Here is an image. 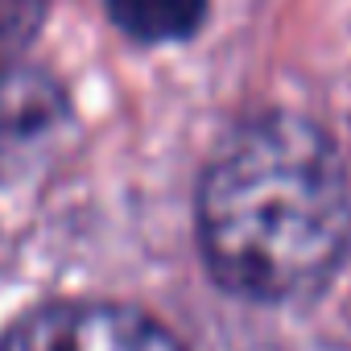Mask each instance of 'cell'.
Listing matches in <instances>:
<instances>
[{"label": "cell", "instance_id": "obj_1", "mask_svg": "<svg viewBox=\"0 0 351 351\" xmlns=\"http://www.w3.org/2000/svg\"><path fill=\"white\" fill-rule=\"evenodd\" d=\"M351 244V178L335 141L298 112L244 120L199 182L211 277L252 302L318 293Z\"/></svg>", "mask_w": 351, "mask_h": 351}, {"label": "cell", "instance_id": "obj_2", "mask_svg": "<svg viewBox=\"0 0 351 351\" xmlns=\"http://www.w3.org/2000/svg\"><path fill=\"white\" fill-rule=\"evenodd\" d=\"M0 351H182L157 318L116 302H50L17 318Z\"/></svg>", "mask_w": 351, "mask_h": 351}, {"label": "cell", "instance_id": "obj_3", "mask_svg": "<svg viewBox=\"0 0 351 351\" xmlns=\"http://www.w3.org/2000/svg\"><path fill=\"white\" fill-rule=\"evenodd\" d=\"M71 99L38 66H0V178H17L66 132Z\"/></svg>", "mask_w": 351, "mask_h": 351}, {"label": "cell", "instance_id": "obj_4", "mask_svg": "<svg viewBox=\"0 0 351 351\" xmlns=\"http://www.w3.org/2000/svg\"><path fill=\"white\" fill-rule=\"evenodd\" d=\"M116 29L132 42H186L207 21V0H104Z\"/></svg>", "mask_w": 351, "mask_h": 351}, {"label": "cell", "instance_id": "obj_5", "mask_svg": "<svg viewBox=\"0 0 351 351\" xmlns=\"http://www.w3.org/2000/svg\"><path fill=\"white\" fill-rule=\"evenodd\" d=\"M46 9H50V0H5L0 5V66L21 62L25 46L42 29Z\"/></svg>", "mask_w": 351, "mask_h": 351}]
</instances>
